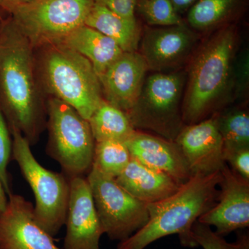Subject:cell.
I'll return each mask as SVG.
<instances>
[{
    "instance_id": "cell-1",
    "label": "cell",
    "mask_w": 249,
    "mask_h": 249,
    "mask_svg": "<svg viewBox=\"0 0 249 249\" xmlns=\"http://www.w3.org/2000/svg\"><path fill=\"white\" fill-rule=\"evenodd\" d=\"M0 109L9 129L36 145L47 124V99L36 74L35 49L12 19L0 26Z\"/></svg>"
},
{
    "instance_id": "cell-2",
    "label": "cell",
    "mask_w": 249,
    "mask_h": 249,
    "mask_svg": "<svg viewBox=\"0 0 249 249\" xmlns=\"http://www.w3.org/2000/svg\"><path fill=\"white\" fill-rule=\"evenodd\" d=\"M198 46L190 60L182 103L184 124L207 119L227 102L238 45L235 28L227 27Z\"/></svg>"
},
{
    "instance_id": "cell-3",
    "label": "cell",
    "mask_w": 249,
    "mask_h": 249,
    "mask_svg": "<svg viewBox=\"0 0 249 249\" xmlns=\"http://www.w3.org/2000/svg\"><path fill=\"white\" fill-rule=\"evenodd\" d=\"M221 180V171L196 174L172 196L146 204L148 222L127 240L119 242L116 249H145L152 242L171 235H178L183 247H197L192 228L217 202Z\"/></svg>"
},
{
    "instance_id": "cell-4",
    "label": "cell",
    "mask_w": 249,
    "mask_h": 249,
    "mask_svg": "<svg viewBox=\"0 0 249 249\" xmlns=\"http://www.w3.org/2000/svg\"><path fill=\"white\" fill-rule=\"evenodd\" d=\"M36 49V74L44 95L66 103L89 120L103 100L99 78L91 62L62 44Z\"/></svg>"
},
{
    "instance_id": "cell-5",
    "label": "cell",
    "mask_w": 249,
    "mask_h": 249,
    "mask_svg": "<svg viewBox=\"0 0 249 249\" xmlns=\"http://www.w3.org/2000/svg\"><path fill=\"white\" fill-rule=\"evenodd\" d=\"M186 73L153 72L146 76L133 107L126 114L135 130L175 142L184 127L182 103Z\"/></svg>"
},
{
    "instance_id": "cell-6",
    "label": "cell",
    "mask_w": 249,
    "mask_h": 249,
    "mask_svg": "<svg viewBox=\"0 0 249 249\" xmlns=\"http://www.w3.org/2000/svg\"><path fill=\"white\" fill-rule=\"evenodd\" d=\"M47 155L67 178L85 177L92 168L96 144L89 121L53 97L47 98Z\"/></svg>"
},
{
    "instance_id": "cell-7",
    "label": "cell",
    "mask_w": 249,
    "mask_h": 249,
    "mask_svg": "<svg viewBox=\"0 0 249 249\" xmlns=\"http://www.w3.org/2000/svg\"><path fill=\"white\" fill-rule=\"evenodd\" d=\"M10 132L11 159L19 166L34 193L36 222L53 237L65 226L70 200V179L62 173L42 166L34 157L27 139L16 129H11Z\"/></svg>"
},
{
    "instance_id": "cell-8",
    "label": "cell",
    "mask_w": 249,
    "mask_h": 249,
    "mask_svg": "<svg viewBox=\"0 0 249 249\" xmlns=\"http://www.w3.org/2000/svg\"><path fill=\"white\" fill-rule=\"evenodd\" d=\"M94 0H34L11 13V19L34 49L60 44L84 25Z\"/></svg>"
},
{
    "instance_id": "cell-9",
    "label": "cell",
    "mask_w": 249,
    "mask_h": 249,
    "mask_svg": "<svg viewBox=\"0 0 249 249\" xmlns=\"http://www.w3.org/2000/svg\"><path fill=\"white\" fill-rule=\"evenodd\" d=\"M104 234L111 240H127L149 220L146 204L115 180L92 166L87 177Z\"/></svg>"
},
{
    "instance_id": "cell-10",
    "label": "cell",
    "mask_w": 249,
    "mask_h": 249,
    "mask_svg": "<svg viewBox=\"0 0 249 249\" xmlns=\"http://www.w3.org/2000/svg\"><path fill=\"white\" fill-rule=\"evenodd\" d=\"M199 37L184 24L148 28L141 39V52L149 71H179L191 60Z\"/></svg>"
},
{
    "instance_id": "cell-11",
    "label": "cell",
    "mask_w": 249,
    "mask_h": 249,
    "mask_svg": "<svg viewBox=\"0 0 249 249\" xmlns=\"http://www.w3.org/2000/svg\"><path fill=\"white\" fill-rule=\"evenodd\" d=\"M221 174L217 202L197 221L214 227L215 233L224 237L249 227V181L232 171L227 163Z\"/></svg>"
},
{
    "instance_id": "cell-12",
    "label": "cell",
    "mask_w": 249,
    "mask_h": 249,
    "mask_svg": "<svg viewBox=\"0 0 249 249\" xmlns=\"http://www.w3.org/2000/svg\"><path fill=\"white\" fill-rule=\"evenodd\" d=\"M70 179L64 249H101L104 231L98 218L87 178Z\"/></svg>"
},
{
    "instance_id": "cell-13",
    "label": "cell",
    "mask_w": 249,
    "mask_h": 249,
    "mask_svg": "<svg viewBox=\"0 0 249 249\" xmlns=\"http://www.w3.org/2000/svg\"><path fill=\"white\" fill-rule=\"evenodd\" d=\"M175 142L182 152L192 176L221 171L226 164L216 113L196 124H185Z\"/></svg>"
},
{
    "instance_id": "cell-14",
    "label": "cell",
    "mask_w": 249,
    "mask_h": 249,
    "mask_svg": "<svg viewBox=\"0 0 249 249\" xmlns=\"http://www.w3.org/2000/svg\"><path fill=\"white\" fill-rule=\"evenodd\" d=\"M8 197L0 213V249H61L36 222L32 203L13 193Z\"/></svg>"
},
{
    "instance_id": "cell-15",
    "label": "cell",
    "mask_w": 249,
    "mask_h": 249,
    "mask_svg": "<svg viewBox=\"0 0 249 249\" xmlns=\"http://www.w3.org/2000/svg\"><path fill=\"white\" fill-rule=\"evenodd\" d=\"M148 71L139 52H124L99 77L103 99L127 113L137 101Z\"/></svg>"
},
{
    "instance_id": "cell-16",
    "label": "cell",
    "mask_w": 249,
    "mask_h": 249,
    "mask_svg": "<svg viewBox=\"0 0 249 249\" xmlns=\"http://www.w3.org/2000/svg\"><path fill=\"white\" fill-rule=\"evenodd\" d=\"M131 157L142 164L167 174L179 185L192 177L186 159L175 142L135 130L125 142Z\"/></svg>"
},
{
    "instance_id": "cell-17",
    "label": "cell",
    "mask_w": 249,
    "mask_h": 249,
    "mask_svg": "<svg viewBox=\"0 0 249 249\" xmlns=\"http://www.w3.org/2000/svg\"><path fill=\"white\" fill-rule=\"evenodd\" d=\"M115 180L131 196L145 204L163 200L181 186L167 174L149 168L133 158Z\"/></svg>"
},
{
    "instance_id": "cell-18",
    "label": "cell",
    "mask_w": 249,
    "mask_h": 249,
    "mask_svg": "<svg viewBox=\"0 0 249 249\" xmlns=\"http://www.w3.org/2000/svg\"><path fill=\"white\" fill-rule=\"evenodd\" d=\"M60 44L88 59L98 78L124 52L115 41L85 24L72 31Z\"/></svg>"
},
{
    "instance_id": "cell-19",
    "label": "cell",
    "mask_w": 249,
    "mask_h": 249,
    "mask_svg": "<svg viewBox=\"0 0 249 249\" xmlns=\"http://www.w3.org/2000/svg\"><path fill=\"white\" fill-rule=\"evenodd\" d=\"M85 25L115 41L124 52L138 50L142 37L137 21L121 17L102 5L94 2L85 19Z\"/></svg>"
},
{
    "instance_id": "cell-20",
    "label": "cell",
    "mask_w": 249,
    "mask_h": 249,
    "mask_svg": "<svg viewBox=\"0 0 249 249\" xmlns=\"http://www.w3.org/2000/svg\"><path fill=\"white\" fill-rule=\"evenodd\" d=\"M88 121L96 142H125L135 131L126 112L104 99Z\"/></svg>"
},
{
    "instance_id": "cell-21",
    "label": "cell",
    "mask_w": 249,
    "mask_h": 249,
    "mask_svg": "<svg viewBox=\"0 0 249 249\" xmlns=\"http://www.w3.org/2000/svg\"><path fill=\"white\" fill-rule=\"evenodd\" d=\"M240 0H198L189 9L188 22L196 31L213 30L231 17Z\"/></svg>"
},
{
    "instance_id": "cell-22",
    "label": "cell",
    "mask_w": 249,
    "mask_h": 249,
    "mask_svg": "<svg viewBox=\"0 0 249 249\" xmlns=\"http://www.w3.org/2000/svg\"><path fill=\"white\" fill-rule=\"evenodd\" d=\"M216 116L224 147H249V114L247 108H228L216 112Z\"/></svg>"
},
{
    "instance_id": "cell-23",
    "label": "cell",
    "mask_w": 249,
    "mask_h": 249,
    "mask_svg": "<svg viewBox=\"0 0 249 249\" xmlns=\"http://www.w3.org/2000/svg\"><path fill=\"white\" fill-rule=\"evenodd\" d=\"M132 157L125 142L117 141L96 142L92 166L113 178L121 175Z\"/></svg>"
},
{
    "instance_id": "cell-24",
    "label": "cell",
    "mask_w": 249,
    "mask_h": 249,
    "mask_svg": "<svg viewBox=\"0 0 249 249\" xmlns=\"http://www.w3.org/2000/svg\"><path fill=\"white\" fill-rule=\"evenodd\" d=\"M139 9L149 25L168 27L182 23L170 0H141Z\"/></svg>"
},
{
    "instance_id": "cell-25",
    "label": "cell",
    "mask_w": 249,
    "mask_h": 249,
    "mask_svg": "<svg viewBox=\"0 0 249 249\" xmlns=\"http://www.w3.org/2000/svg\"><path fill=\"white\" fill-rule=\"evenodd\" d=\"M12 139L9 126L4 114L0 109V180L4 187L6 194L12 193L8 165L11 159Z\"/></svg>"
},
{
    "instance_id": "cell-26",
    "label": "cell",
    "mask_w": 249,
    "mask_h": 249,
    "mask_svg": "<svg viewBox=\"0 0 249 249\" xmlns=\"http://www.w3.org/2000/svg\"><path fill=\"white\" fill-rule=\"evenodd\" d=\"M223 157L232 171L249 181V147H224Z\"/></svg>"
},
{
    "instance_id": "cell-27",
    "label": "cell",
    "mask_w": 249,
    "mask_h": 249,
    "mask_svg": "<svg viewBox=\"0 0 249 249\" xmlns=\"http://www.w3.org/2000/svg\"><path fill=\"white\" fill-rule=\"evenodd\" d=\"M192 234L197 247L204 249H231L224 237L216 234L209 226L198 221L193 224Z\"/></svg>"
},
{
    "instance_id": "cell-28",
    "label": "cell",
    "mask_w": 249,
    "mask_h": 249,
    "mask_svg": "<svg viewBox=\"0 0 249 249\" xmlns=\"http://www.w3.org/2000/svg\"><path fill=\"white\" fill-rule=\"evenodd\" d=\"M237 60L236 66L234 62L232 69L231 90L234 89L235 93L233 99L245 96L249 85V53L244 52Z\"/></svg>"
},
{
    "instance_id": "cell-29",
    "label": "cell",
    "mask_w": 249,
    "mask_h": 249,
    "mask_svg": "<svg viewBox=\"0 0 249 249\" xmlns=\"http://www.w3.org/2000/svg\"><path fill=\"white\" fill-rule=\"evenodd\" d=\"M94 2L102 5L121 17L137 21L135 10L137 0H94Z\"/></svg>"
},
{
    "instance_id": "cell-30",
    "label": "cell",
    "mask_w": 249,
    "mask_h": 249,
    "mask_svg": "<svg viewBox=\"0 0 249 249\" xmlns=\"http://www.w3.org/2000/svg\"><path fill=\"white\" fill-rule=\"evenodd\" d=\"M34 0H0V9L11 13L22 5L28 4Z\"/></svg>"
},
{
    "instance_id": "cell-31",
    "label": "cell",
    "mask_w": 249,
    "mask_h": 249,
    "mask_svg": "<svg viewBox=\"0 0 249 249\" xmlns=\"http://www.w3.org/2000/svg\"><path fill=\"white\" fill-rule=\"evenodd\" d=\"M231 249H249V235L248 232H240L237 240L233 243H229Z\"/></svg>"
},
{
    "instance_id": "cell-32",
    "label": "cell",
    "mask_w": 249,
    "mask_h": 249,
    "mask_svg": "<svg viewBox=\"0 0 249 249\" xmlns=\"http://www.w3.org/2000/svg\"><path fill=\"white\" fill-rule=\"evenodd\" d=\"M177 12L180 15L186 10L190 9L198 0H170Z\"/></svg>"
},
{
    "instance_id": "cell-33",
    "label": "cell",
    "mask_w": 249,
    "mask_h": 249,
    "mask_svg": "<svg viewBox=\"0 0 249 249\" xmlns=\"http://www.w3.org/2000/svg\"><path fill=\"white\" fill-rule=\"evenodd\" d=\"M8 201H9V197H8L4 187L0 180V213L6 209Z\"/></svg>"
},
{
    "instance_id": "cell-34",
    "label": "cell",
    "mask_w": 249,
    "mask_h": 249,
    "mask_svg": "<svg viewBox=\"0 0 249 249\" xmlns=\"http://www.w3.org/2000/svg\"><path fill=\"white\" fill-rule=\"evenodd\" d=\"M3 21H0V26H1V23H2Z\"/></svg>"
}]
</instances>
